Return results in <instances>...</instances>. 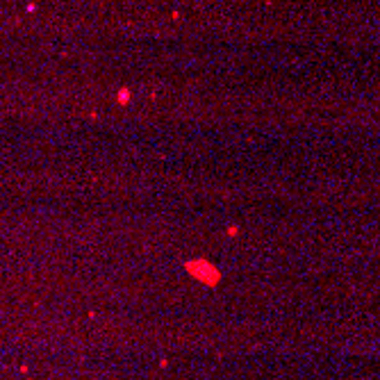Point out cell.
<instances>
[{"label": "cell", "instance_id": "6da1fadb", "mask_svg": "<svg viewBox=\"0 0 380 380\" xmlns=\"http://www.w3.org/2000/svg\"><path fill=\"white\" fill-rule=\"evenodd\" d=\"M187 271L191 273V276H196L200 282H205V285H216L221 280V273L216 271L209 262H189Z\"/></svg>", "mask_w": 380, "mask_h": 380}]
</instances>
